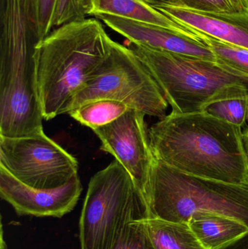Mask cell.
I'll return each instance as SVG.
<instances>
[{"instance_id":"1","label":"cell","mask_w":248,"mask_h":249,"mask_svg":"<svg viewBox=\"0 0 248 249\" xmlns=\"http://www.w3.org/2000/svg\"><path fill=\"white\" fill-rule=\"evenodd\" d=\"M154 158L180 172L248 184L243 129L207 112L169 115L148 130Z\"/></svg>"},{"instance_id":"2","label":"cell","mask_w":248,"mask_h":249,"mask_svg":"<svg viewBox=\"0 0 248 249\" xmlns=\"http://www.w3.org/2000/svg\"><path fill=\"white\" fill-rule=\"evenodd\" d=\"M113 42L97 18H84L55 28L38 42L37 89L45 121L65 114L109 56Z\"/></svg>"},{"instance_id":"3","label":"cell","mask_w":248,"mask_h":249,"mask_svg":"<svg viewBox=\"0 0 248 249\" xmlns=\"http://www.w3.org/2000/svg\"><path fill=\"white\" fill-rule=\"evenodd\" d=\"M0 136L26 137L44 132L37 89V41L17 0L0 5Z\"/></svg>"},{"instance_id":"4","label":"cell","mask_w":248,"mask_h":249,"mask_svg":"<svg viewBox=\"0 0 248 249\" xmlns=\"http://www.w3.org/2000/svg\"><path fill=\"white\" fill-rule=\"evenodd\" d=\"M149 70L172 112H202L219 101L246 97L248 76L218 61L128 45Z\"/></svg>"},{"instance_id":"5","label":"cell","mask_w":248,"mask_h":249,"mask_svg":"<svg viewBox=\"0 0 248 249\" xmlns=\"http://www.w3.org/2000/svg\"><path fill=\"white\" fill-rule=\"evenodd\" d=\"M146 199L150 218L188 223L198 212L230 216L248 228V185L180 172L154 158Z\"/></svg>"},{"instance_id":"6","label":"cell","mask_w":248,"mask_h":249,"mask_svg":"<svg viewBox=\"0 0 248 249\" xmlns=\"http://www.w3.org/2000/svg\"><path fill=\"white\" fill-rule=\"evenodd\" d=\"M147 218L144 193L115 160L90 178L79 222L80 249H112L130 222Z\"/></svg>"},{"instance_id":"7","label":"cell","mask_w":248,"mask_h":249,"mask_svg":"<svg viewBox=\"0 0 248 249\" xmlns=\"http://www.w3.org/2000/svg\"><path fill=\"white\" fill-rule=\"evenodd\" d=\"M98 100L122 102L129 109L160 119L167 115L168 107L163 90L139 57L115 41L109 56L71 99L65 114Z\"/></svg>"},{"instance_id":"8","label":"cell","mask_w":248,"mask_h":249,"mask_svg":"<svg viewBox=\"0 0 248 249\" xmlns=\"http://www.w3.org/2000/svg\"><path fill=\"white\" fill-rule=\"evenodd\" d=\"M0 167L29 187L50 190L78 176L79 163L42 132L26 137L0 136Z\"/></svg>"},{"instance_id":"9","label":"cell","mask_w":248,"mask_h":249,"mask_svg":"<svg viewBox=\"0 0 248 249\" xmlns=\"http://www.w3.org/2000/svg\"><path fill=\"white\" fill-rule=\"evenodd\" d=\"M145 116L140 111L128 109L112 122L92 130L100 141V149L115 157L146 197L154 156Z\"/></svg>"},{"instance_id":"10","label":"cell","mask_w":248,"mask_h":249,"mask_svg":"<svg viewBox=\"0 0 248 249\" xmlns=\"http://www.w3.org/2000/svg\"><path fill=\"white\" fill-rule=\"evenodd\" d=\"M83 192L79 175L55 189L29 187L0 167V196L19 216L61 218L74 210Z\"/></svg>"},{"instance_id":"11","label":"cell","mask_w":248,"mask_h":249,"mask_svg":"<svg viewBox=\"0 0 248 249\" xmlns=\"http://www.w3.org/2000/svg\"><path fill=\"white\" fill-rule=\"evenodd\" d=\"M129 42L157 51L217 61L209 47L195 35L109 15L94 16Z\"/></svg>"},{"instance_id":"12","label":"cell","mask_w":248,"mask_h":249,"mask_svg":"<svg viewBox=\"0 0 248 249\" xmlns=\"http://www.w3.org/2000/svg\"><path fill=\"white\" fill-rule=\"evenodd\" d=\"M151 5L187 30L248 49V13H204L180 7L168 0H157Z\"/></svg>"},{"instance_id":"13","label":"cell","mask_w":248,"mask_h":249,"mask_svg":"<svg viewBox=\"0 0 248 249\" xmlns=\"http://www.w3.org/2000/svg\"><path fill=\"white\" fill-rule=\"evenodd\" d=\"M188 225L206 249L221 248L248 232V227L240 221L212 212H196Z\"/></svg>"},{"instance_id":"14","label":"cell","mask_w":248,"mask_h":249,"mask_svg":"<svg viewBox=\"0 0 248 249\" xmlns=\"http://www.w3.org/2000/svg\"><path fill=\"white\" fill-rule=\"evenodd\" d=\"M97 15H109L180 32L188 31L145 0H91L89 16Z\"/></svg>"},{"instance_id":"15","label":"cell","mask_w":248,"mask_h":249,"mask_svg":"<svg viewBox=\"0 0 248 249\" xmlns=\"http://www.w3.org/2000/svg\"><path fill=\"white\" fill-rule=\"evenodd\" d=\"M149 234L156 249H206L188 223L157 218L145 219Z\"/></svg>"},{"instance_id":"16","label":"cell","mask_w":248,"mask_h":249,"mask_svg":"<svg viewBox=\"0 0 248 249\" xmlns=\"http://www.w3.org/2000/svg\"><path fill=\"white\" fill-rule=\"evenodd\" d=\"M128 109L122 102L98 100L82 105L68 115L83 125L93 130L112 122L123 115Z\"/></svg>"},{"instance_id":"17","label":"cell","mask_w":248,"mask_h":249,"mask_svg":"<svg viewBox=\"0 0 248 249\" xmlns=\"http://www.w3.org/2000/svg\"><path fill=\"white\" fill-rule=\"evenodd\" d=\"M57 0H21L31 33L37 42L48 36L52 29Z\"/></svg>"},{"instance_id":"18","label":"cell","mask_w":248,"mask_h":249,"mask_svg":"<svg viewBox=\"0 0 248 249\" xmlns=\"http://www.w3.org/2000/svg\"><path fill=\"white\" fill-rule=\"evenodd\" d=\"M188 31L209 47L217 61L248 76V49L221 42L194 31Z\"/></svg>"},{"instance_id":"19","label":"cell","mask_w":248,"mask_h":249,"mask_svg":"<svg viewBox=\"0 0 248 249\" xmlns=\"http://www.w3.org/2000/svg\"><path fill=\"white\" fill-rule=\"evenodd\" d=\"M204 112L243 129L247 124V96L215 102Z\"/></svg>"},{"instance_id":"20","label":"cell","mask_w":248,"mask_h":249,"mask_svg":"<svg viewBox=\"0 0 248 249\" xmlns=\"http://www.w3.org/2000/svg\"><path fill=\"white\" fill-rule=\"evenodd\" d=\"M173 4L204 13L247 14L245 0H168Z\"/></svg>"},{"instance_id":"21","label":"cell","mask_w":248,"mask_h":249,"mask_svg":"<svg viewBox=\"0 0 248 249\" xmlns=\"http://www.w3.org/2000/svg\"><path fill=\"white\" fill-rule=\"evenodd\" d=\"M112 249H156L149 234L145 219L130 222Z\"/></svg>"},{"instance_id":"22","label":"cell","mask_w":248,"mask_h":249,"mask_svg":"<svg viewBox=\"0 0 248 249\" xmlns=\"http://www.w3.org/2000/svg\"><path fill=\"white\" fill-rule=\"evenodd\" d=\"M90 7L91 0H57L52 20L53 29L73 20L84 18L89 16Z\"/></svg>"},{"instance_id":"23","label":"cell","mask_w":248,"mask_h":249,"mask_svg":"<svg viewBox=\"0 0 248 249\" xmlns=\"http://www.w3.org/2000/svg\"><path fill=\"white\" fill-rule=\"evenodd\" d=\"M218 249H248V232Z\"/></svg>"},{"instance_id":"24","label":"cell","mask_w":248,"mask_h":249,"mask_svg":"<svg viewBox=\"0 0 248 249\" xmlns=\"http://www.w3.org/2000/svg\"><path fill=\"white\" fill-rule=\"evenodd\" d=\"M243 143H244L245 149L248 160V127L243 130Z\"/></svg>"},{"instance_id":"25","label":"cell","mask_w":248,"mask_h":249,"mask_svg":"<svg viewBox=\"0 0 248 249\" xmlns=\"http://www.w3.org/2000/svg\"><path fill=\"white\" fill-rule=\"evenodd\" d=\"M145 1L151 4V3L154 2V1H157V0H145Z\"/></svg>"},{"instance_id":"26","label":"cell","mask_w":248,"mask_h":249,"mask_svg":"<svg viewBox=\"0 0 248 249\" xmlns=\"http://www.w3.org/2000/svg\"><path fill=\"white\" fill-rule=\"evenodd\" d=\"M247 105H248L247 122L248 123V95L247 96Z\"/></svg>"},{"instance_id":"27","label":"cell","mask_w":248,"mask_h":249,"mask_svg":"<svg viewBox=\"0 0 248 249\" xmlns=\"http://www.w3.org/2000/svg\"><path fill=\"white\" fill-rule=\"evenodd\" d=\"M245 1H246V5H247L248 8V0H245Z\"/></svg>"}]
</instances>
